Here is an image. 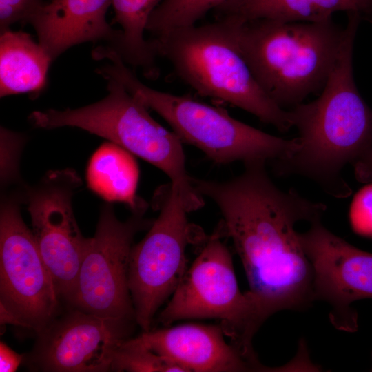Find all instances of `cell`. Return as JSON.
I'll use <instances>...</instances> for the list:
<instances>
[{"label": "cell", "mask_w": 372, "mask_h": 372, "mask_svg": "<svg viewBox=\"0 0 372 372\" xmlns=\"http://www.w3.org/2000/svg\"><path fill=\"white\" fill-rule=\"evenodd\" d=\"M360 182H372V147L364 151L352 164Z\"/></svg>", "instance_id": "cb8c5ba5"}, {"label": "cell", "mask_w": 372, "mask_h": 372, "mask_svg": "<svg viewBox=\"0 0 372 372\" xmlns=\"http://www.w3.org/2000/svg\"><path fill=\"white\" fill-rule=\"evenodd\" d=\"M111 370L128 372H185L183 368L142 344L137 338L124 340L116 350Z\"/></svg>", "instance_id": "44dd1931"}, {"label": "cell", "mask_w": 372, "mask_h": 372, "mask_svg": "<svg viewBox=\"0 0 372 372\" xmlns=\"http://www.w3.org/2000/svg\"><path fill=\"white\" fill-rule=\"evenodd\" d=\"M358 23L349 20L342 45L320 96L290 110L300 145L291 156L272 161L278 175L297 174L337 198L350 196L342 176L347 164L372 147V110L360 95L353 75V48Z\"/></svg>", "instance_id": "7a4b0ae2"}, {"label": "cell", "mask_w": 372, "mask_h": 372, "mask_svg": "<svg viewBox=\"0 0 372 372\" xmlns=\"http://www.w3.org/2000/svg\"><path fill=\"white\" fill-rule=\"evenodd\" d=\"M156 196L160 213L145 236L133 245L128 285L136 324L151 329L154 317L172 295L186 271L185 249L189 238V213L180 196L171 189Z\"/></svg>", "instance_id": "30bf717a"}, {"label": "cell", "mask_w": 372, "mask_h": 372, "mask_svg": "<svg viewBox=\"0 0 372 372\" xmlns=\"http://www.w3.org/2000/svg\"><path fill=\"white\" fill-rule=\"evenodd\" d=\"M21 189L3 195L0 209V313L38 335L54 320L60 297L32 231L24 223Z\"/></svg>", "instance_id": "ba28073f"}, {"label": "cell", "mask_w": 372, "mask_h": 372, "mask_svg": "<svg viewBox=\"0 0 372 372\" xmlns=\"http://www.w3.org/2000/svg\"><path fill=\"white\" fill-rule=\"evenodd\" d=\"M23 360V355L14 351L4 342L0 343V371L14 372Z\"/></svg>", "instance_id": "d4e9b609"}, {"label": "cell", "mask_w": 372, "mask_h": 372, "mask_svg": "<svg viewBox=\"0 0 372 372\" xmlns=\"http://www.w3.org/2000/svg\"><path fill=\"white\" fill-rule=\"evenodd\" d=\"M163 0H112L114 21L120 25L121 36L116 51L127 64L139 68L149 79H156L157 56L144 32L152 12Z\"/></svg>", "instance_id": "d6986e66"}, {"label": "cell", "mask_w": 372, "mask_h": 372, "mask_svg": "<svg viewBox=\"0 0 372 372\" xmlns=\"http://www.w3.org/2000/svg\"><path fill=\"white\" fill-rule=\"evenodd\" d=\"M52 61L29 34L10 29L1 32L0 96L40 93Z\"/></svg>", "instance_id": "e0dca14e"}, {"label": "cell", "mask_w": 372, "mask_h": 372, "mask_svg": "<svg viewBox=\"0 0 372 372\" xmlns=\"http://www.w3.org/2000/svg\"><path fill=\"white\" fill-rule=\"evenodd\" d=\"M147 209L131 211V216L122 221L117 218L112 203L102 206L70 302L76 309L130 327L136 322L128 269L134 236L153 223L144 218Z\"/></svg>", "instance_id": "9c48e42d"}, {"label": "cell", "mask_w": 372, "mask_h": 372, "mask_svg": "<svg viewBox=\"0 0 372 372\" xmlns=\"http://www.w3.org/2000/svg\"><path fill=\"white\" fill-rule=\"evenodd\" d=\"M299 235L313 269L314 300L330 305V321L337 329L357 331L358 315L351 304L372 298V253L333 234L320 218Z\"/></svg>", "instance_id": "7c38bea8"}, {"label": "cell", "mask_w": 372, "mask_h": 372, "mask_svg": "<svg viewBox=\"0 0 372 372\" xmlns=\"http://www.w3.org/2000/svg\"><path fill=\"white\" fill-rule=\"evenodd\" d=\"M46 1L44 0H0V32L17 22L28 23Z\"/></svg>", "instance_id": "603a6c76"}, {"label": "cell", "mask_w": 372, "mask_h": 372, "mask_svg": "<svg viewBox=\"0 0 372 372\" xmlns=\"http://www.w3.org/2000/svg\"><path fill=\"white\" fill-rule=\"evenodd\" d=\"M231 19L238 50L256 80L279 106H296L323 89L344 29L320 22Z\"/></svg>", "instance_id": "3957f363"}, {"label": "cell", "mask_w": 372, "mask_h": 372, "mask_svg": "<svg viewBox=\"0 0 372 372\" xmlns=\"http://www.w3.org/2000/svg\"><path fill=\"white\" fill-rule=\"evenodd\" d=\"M229 0H163L149 18L146 30L156 37L194 25L209 11Z\"/></svg>", "instance_id": "ffe728a7"}, {"label": "cell", "mask_w": 372, "mask_h": 372, "mask_svg": "<svg viewBox=\"0 0 372 372\" xmlns=\"http://www.w3.org/2000/svg\"><path fill=\"white\" fill-rule=\"evenodd\" d=\"M216 10L219 17L286 22H320L343 11L372 21V0H229Z\"/></svg>", "instance_id": "2e32d148"}, {"label": "cell", "mask_w": 372, "mask_h": 372, "mask_svg": "<svg viewBox=\"0 0 372 372\" xmlns=\"http://www.w3.org/2000/svg\"><path fill=\"white\" fill-rule=\"evenodd\" d=\"M109 63L99 69L105 79L121 83L148 109L158 114L182 142L200 149L219 165L236 161L267 162L291 156L300 147L298 137L280 138L245 124L220 107L187 95H176L148 87L112 54Z\"/></svg>", "instance_id": "8992f818"}, {"label": "cell", "mask_w": 372, "mask_h": 372, "mask_svg": "<svg viewBox=\"0 0 372 372\" xmlns=\"http://www.w3.org/2000/svg\"><path fill=\"white\" fill-rule=\"evenodd\" d=\"M371 371H372V367H371Z\"/></svg>", "instance_id": "484cf974"}, {"label": "cell", "mask_w": 372, "mask_h": 372, "mask_svg": "<svg viewBox=\"0 0 372 372\" xmlns=\"http://www.w3.org/2000/svg\"><path fill=\"white\" fill-rule=\"evenodd\" d=\"M149 41L200 94L242 109L280 132L293 127L290 112L263 90L241 55L229 17L176 28Z\"/></svg>", "instance_id": "277c9868"}, {"label": "cell", "mask_w": 372, "mask_h": 372, "mask_svg": "<svg viewBox=\"0 0 372 372\" xmlns=\"http://www.w3.org/2000/svg\"><path fill=\"white\" fill-rule=\"evenodd\" d=\"M112 0H48L30 17L39 43L52 60L70 48L89 41H106L114 49L121 30L106 21Z\"/></svg>", "instance_id": "9a60e30c"}, {"label": "cell", "mask_w": 372, "mask_h": 372, "mask_svg": "<svg viewBox=\"0 0 372 372\" xmlns=\"http://www.w3.org/2000/svg\"><path fill=\"white\" fill-rule=\"evenodd\" d=\"M131 327L76 309L38 335L34 361L43 371L103 372Z\"/></svg>", "instance_id": "4fadbf2b"}, {"label": "cell", "mask_w": 372, "mask_h": 372, "mask_svg": "<svg viewBox=\"0 0 372 372\" xmlns=\"http://www.w3.org/2000/svg\"><path fill=\"white\" fill-rule=\"evenodd\" d=\"M265 163H245L242 174L228 180L191 178L221 213L220 227L242 263L260 325L278 311L302 310L314 301L312 266L295 227L321 218L327 209L293 189L278 188Z\"/></svg>", "instance_id": "6da1fadb"}, {"label": "cell", "mask_w": 372, "mask_h": 372, "mask_svg": "<svg viewBox=\"0 0 372 372\" xmlns=\"http://www.w3.org/2000/svg\"><path fill=\"white\" fill-rule=\"evenodd\" d=\"M225 335L221 325L190 323L150 329L136 338L185 372L272 371L248 359L236 347L225 341Z\"/></svg>", "instance_id": "5bb4252c"}, {"label": "cell", "mask_w": 372, "mask_h": 372, "mask_svg": "<svg viewBox=\"0 0 372 372\" xmlns=\"http://www.w3.org/2000/svg\"><path fill=\"white\" fill-rule=\"evenodd\" d=\"M349 216L354 232L372 238V183L360 189L354 196Z\"/></svg>", "instance_id": "7402d4cb"}, {"label": "cell", "mask_w": 372, "mask_h": 372, "mask_svg": "<svg viewBox=\"0 0 372 372\" xmlns=\"http://www.w3.org/2000/svg\"><path fill=\"white\" fill-rule=\"evenodd\" d=\"M139 169L133 154L121 147L104 143L92 154L86 169L90 190L108 203H122L131 211L148 207L136 195Z\"/></svg>", "instance_id": "ac0fdd59"}, {"label": "cell", "mask_w": 372, "mask_h": 372, "mask_svg": "<svg viewBox=\"0 0 372 372\" xmlns=\"http://www.w3.org/2000/svg\"><path fill=\"white\" fill-rule=\"evenodd\" d=\"M105 79L108 94L103 99L76 109L34 111L28 120L38 128L74 127L106 138L164 172L189 212L201 208L204 200L187 174L183 142L121 83Z\"/></svg>", "instance_id": "5b68a950"}, {"label": "cell", "mask_w": 372, "mask_h": 372, "mask_svg": "<svg viewBox=\"0 0 372 372\" xmlns=\"http://www.w3.org/2000/svg\"><path fill=\"white\" fill-rule=\"evenodd\" d=\"M82 181L72 169L49 170L34 185H24L23 200L32 233L60 298L71 302L90 238L76 223L72 198Z\"/></svg>", "instance_id": "8fae6325"}, {"label": "cell", "mask_w": 372, "mask_h": 372, "mask_svg": "<svg viewBox=\"0 0 372 372\" xmlns=\"http://www.w3.org/2000/svg\"><path fill=\"white\" fill-rule=\"evenodd\" d=\"M220 227L209 236L160 313L165 327L188 319H218L225 335L248 359L259 362L252 340L260 327L254 302L238 287Z\"/></svg>", "instance_id": "52a82bcc"}]
</instances>
